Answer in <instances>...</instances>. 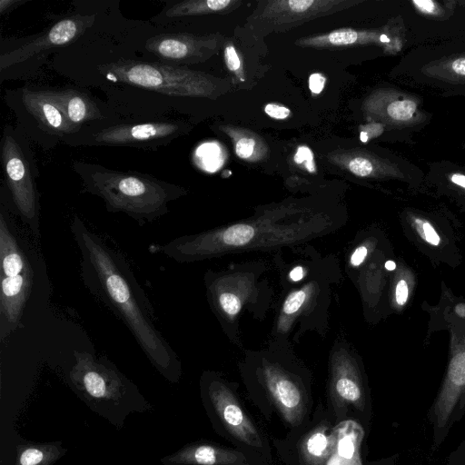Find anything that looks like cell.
<instances>
[{"label":"cell","instance_id":"cell-1","mask_svg":"<svg viewBox=\"0 0 465 465\" xmlns=\"http://www.w3.org/2000/svg\"><path fill=\"white\" fill-rule=\"evenodd\" d=\"M79 63L73 75L104 92L106 104L118 120H157L171 118L183 102L192 99H216L225 90V83L213 75L150 60L111 57V59L64 55Z\"/></svg>","mask_w":465,"mask_h":465},{"label":"cell","instance_id":"cell-2","mask_svg":"<svg viewBox=\"0 0 465 465\" xmlns=\"http://www.w3.org/2000/svg\"><path fill=\"white\" fill-rule=\"evenodd\" d=\"M71 231L81 254V276L86 288L128 327L153 366L173 381L177 358L157 330L153 310L124 256L74 216Z\"/></svg>","mask_w":465,"mask_h":465},{"label":"cell","instance_id":"cell-3","mask_svg":"<svg viewBox=\"0 0 465 465\" xmlns=\"http://www.w3.org/2000/svg\"><path fill=\"white\" fill-rule=\"evenodd\" d=\"M72 170L81 179L84 191L100 197L108 212L124 213L140 224L166 214L169 203L183 194L182 187L139 172L84 161H74Z\"/></svg>","mask_w":465,"mask_h":465},{"label":"cell","instance_id":"cell-4","mask_svg":"<svg viewBox=\"0 0 465 465\" xmlns=\"http://www.w3.org/2000/svg\"><path fill=\"white\" fill-rule=\"evenodd\" d=\"M105 10H90L67 15L48 29L29 37L13 48L1 51L0 82L29 77L35 74L53 53H60L80 38L87 37L95 25L104 22Z\"/></svg>","mask_w":465,"mask_h":465},{"label":"cell","instance_id":"cell-5","mask_svg":"<svg viewBox=\"0 0 465 465\" xmlns=\"http://www.w3.org/2000/svg\"><path fill=\"white\" fill-rule=\"evenodd\" d=\"M189 130V124L172 118L119 120L85 125L67 135L69 146H114L156 151Z\"/></svg>","mask_w":465,"mask_h":465},{"label":"cell","instance_id":"cell-6","mask_svg":"<svg viewBox=\"0 0 465 465\" xmlns=\"http://www.w3.org/2000/svg\"><path fill=\"white\" fill-rule=\"evenodd\" d=\"M5 183L15 207L30 224L37 223L39 171L31 140L17 126L6 124L0 142Z\"/></svg>","mask_w":465,"mask_h":465},{"label":"cell","instance_id":"cell-7","mask_svg":"<svg viewBox=\"0 0 465 465\" xmlns=\"http://www.w3.org/2000/svg\"><path fill=\"white\" fill-rule=\"evenodd\" d=\"M4 100L15 116L16 125L32 143L45 151L55 148L67 135L76 133L44 88L25 85L6 89Z\"/></svg>","mask_w":465,"mask_h":465},{"label":"cell","instance_id":"cell-8","mask_svg":"<svg viewBox=\"0 0 465 465\" xmlns=\"http://www.w3.org/2000/svg\"><path fill=\"white\" fill-rule=\"evenodd\" d=\"M0 264L1 338L4 339L20 323L32 288L33 271L3 213L0 215Z\"/></svg>","mask_w":465,"mask_h":465},{"label":"cell","instance_id":"cell-9","mask_svg":"<svg viewBox=\"0 0 465 465\" xmlns=\"http://www.w3.org/2000/svg\"><path fill=\"white\" fill-rule=\"evenodd\" d=\"M220 37L189 33H160L139 44L140 51L153 62L185 66L203 62L219 49Z\"/></svg>","mask_w":465,"mask_h":465},{"label":"cell","instance_id":"cell-10","mask_svg":"<svg viewBox=\"0 0 465 465\" xmlns=\"http://www.w3.org/2000/svg\"><path fill=\"white\" fill-rule=\"evenodd\" d=\"M360 3L354 0H271L264 3L258 14H253L251 22L264 30L280 31Z\"/></svg>","mask_w":465,"mask_h":465},{"label":"cell","instance_id":"cell-11","mask_svg":"<svg viewBox=\"0 0 465 465\" xmlns=\"http://www.w3.org/2000/svg\"><path fill=\"white\" fill-rule=\"evenodd\" d=\"M74 364L69 377L73 384L95 400L117 401L125 390L120 373L108 362L87 351H74Z\"/></svg>","mask_w":465,"mask_h":465},{"label":"cell","instance_id":"cell-12","mask_svg":"<svg viewBox=\"0 0 465 465\" xmlns=\"http://www.w3.org/2000/svg\"><path fill=\"white\" fill-rule=\"evenodd\" d=\"M364 110L372 117L400 128L413 127L426 119L419 100L394 89L375 91L366 99Z\"/></svg>","mask_w":465,"mask_h":465},{"label":"cell","instance_id":"cell-13","mask_svg":"<svg viewBox=\"0 0 465 465\" xmlns=\"http://www.w3.org/2000/svg\"><path fill=\"white\" fill-rule=\"evenodd\" d=\"M44 89L47 95L60 107L76 132L88 124L118 121L103 101H97L79 88Z\"/></svg>","mask_w":465,"mask_h":465},{"label":"cell","instance_id":"cell-14","mask_svg":"<svg viewBox=\"0 0 465 465\" xmlns=\"http://www.w3.org/2000/svg\"><path fill=\"white\" fill-rule=\"evenodd\" d=\"M297 45L307 47H341L364 45H377L385 52L394 54L402 45L399 31L392 29L340 28L330 33L308 36L295 42Z\"/></svg>","mask_w":465,"mask_h":465},{"label":"cell","instance_id":"cell-15","mask_svg":"<svg viewBox=\"0 0 465 465\" xmlns=\"http://www.w3.org/2000/svg\"><path fill=\"white\" fill-rule=\"evenodd\" d=\"M209 396L218 417L235 439L250 446H262V439L256 427L224 384L212 383Z\"/></svg>","mask_w":465,"mask_h":465},{"label":"cell","instance_id":"cell-16","mask_svg":"<svg viewBox=\"0 0 465 465\" xmlns=\"http://www.w3.org/2000/svg\"><path fill=\"white\" fill-rule=\"evenodd\" d=\"M331 163L363 178H402L400 165L363 149H339L328 154Z\"/></svg>","mask_w":465,"mask_h":465},{"label":"cell","instance_id":"cell-17","mask_svg":"<svg viewBox=\"0 0 465 465\" xmlns=\"http://www.w3.org/2000/svg\"><path fill=\"white\" fill-rule=\"evenodd\" d=\"M267 390L283 418L296 424L303 412L302 393L297 384L282 371L268 367L263 371Z\"/></svg>","mask_w":465,"mask_h":465},{"label":"cell","instance_id":"cell-18","mask_svg":"<svg viewBox=\"0 0 465 465\" xmlns=\"http://www.w3.org/2000/svg\"><path fill=\"white\" fill-rule=\"evenodd\" d=\"M165 465H249L245 457L223 447L193 443L162 460Z\"/></svg>","mask_w":465,"mask_h":465},{"label":"cell","instance_id":"cell-19","mask_svg":"<svg viewBox=\"0 0 465 465\" xmlns=\"http://www.w3.org/2000/svg\"><path fill=\"white\" fill-rule=\"evenodd\" d=\"M235 0H184L168 2L167 5L153 18V24L165 27L182 18L215 14L240 5Z\"/></svg>","mask_w":465,"mask_h":465},{"label":"cell","instance_id":"cell-20","mask_svg":"<svg viewBox=\"0 0 465 465\" xmlns=\"http://www.w3.org/2000/svg\"><path fill=\"white\" fill-rule=\"evenodd\" d=\"M220 130L231 138L234 153L240 159L256 163L268 157V145L256 133L233 125H222Z\"/></svg>","mask_w":465,"mask_h":465},{"label":"cell","instance_id":"cell-21","mask_svg":"<svg viewBox=\"0 0 465 465\" xmlns=\"http://www.w3.org/2000/svg\"><path fill=\"white\" fill-rule=\"evenodd\" d=\"M336 447L332 458L338 465H361L359 450L363 436L361 426L353 420L340 423L334 430Z\"/></svg>","mask_w":465,"mask_h":465},{"label":"cell","instance_id":"cell-22","mask_svg":"<svg viewBox=\"0 0 465 465\" xmlns=\"http://www.w3.org/2000/svg\"><path fill=\"white\" fill-rule=\"evenodd\" d=\"M17 457L15 465H52L66 450L60 442L26 443L16 448Z\"/></svg>","mask_w":465,"mask_h":465},{"label":"cell","instance_id":"cell-23","mask_svg":"<svg viewBox=\"0 0 465 465\" xmlns=\"http://www.w3.org/2000/svg\"><path fill=\"white\" fill-rule=\"evenodd\" d=\"M332 391L342 401L356 406L361 404L362 390L361 384L346 363H337L334 368Z\"/></svg>","mask_w":465,"mask_h":465},{"label":"cell","instance_id":"cell-24","mask_svg":"<svg viewBox=\"0 0 465 465\" xmlns=\"http://www.w3.org/2000/svg\"><path fill=\"white\" fill-rule=\"evenodd\" d=\"M431 78L457 84H465V54L434 61L425 67Z\"/></svg>","mask_w":465,"mask_h":465},{"label":"cell","instance_id":"cell-25","mask_svg":"<svg viewBox=\"0 0 465 465\" xmlns=\"http://www.w3.org/2000/svg\"><path fill=\"white\" fill-rule=\"evenodd\" d=\"M336 447L334 430L327 435L325 429H317L312 432L304 442L305 455L316 463H322L331 457Z\"/></svg>","mask_w":465,"mask_h":465},{"label":"cell","instance_id":"cell-26","mask_svg":"<svg viewBox=\"0 0 465 465\" xmlns=\"http://www.w3.org/2000/svg\"><path fill=\"white\" fill-rule=\"evenodd\" d=\"M293 163L310 173H317L313 152L307 145H299L292 157Z\"/></svg>","mask_w":465,"mask_h":465},{"label":"cell","instance_id":"cell-27","mask_svg":"<svg viewBox=\"0 0 465 465\" xmlns=\"http://www.w3.org/2000/svg\"><path fill=\"white\" fill-rule=\"evenodd\" d=\"M414 8L423 15L433 18H443L447 14V8L437 1L432 0H420L411 2Z\"/></svg>","mask_w":465,"mask_h":465},{"label":"cell","instance_id":"cell-28","mask_svg":"<svg viewBox=\"0 0 465 465\" xmlns=\"http://www.w3.org/2000/svg\"><path fill=\"white\" fill-rule=\"evenodd\" d=\"M217 301L223 312L229 316L236 315L242 307L240 298L232 292H219Z\"/></svg>","mask_w":465,"mask_h":465},{"label":"cell","instance_id":"cell-29","mask_svg":"<svg viewBox=\"0 0 465 465\" xmlns=\"http://www.w3.org/2000/svg\"><path fill=\"white\" fill-rule=\"evenodd\" d=\"M455 360L450 372V384L455 388L454 392L465 385V354L457 356Z\"/></svg>","mask_w":465,"mask_h":465},{"label":"cell","instance_id":"cell-30","mask_svg":"<svg viewBox=\"0 0 465 465\" xmlns=\"http://www.w3.org/2000/svg\"><path fill=\"white\" fill-rule=\"evenodd\" d=\"M308 296V290L302 289L292 292L285 300L282 307L284 314L291 315L296 312L304 303Z\"/></svg>","mask_w":465,"mask_h":465},{"label":"cell","instance_id":"cell-31","mask_svg":"<svg viewBox=\"0 0 465 465\" xmlns=\"http://www.w3.org/2000/svg\"><path fill=\"white\" fill-rule=\"evenodd\" d=\"M224 61L229 71L237 74L242 80V63L232 44L224 46Z\"/></svg>","mask_w":465,"mask_h":465},{"label":"cell","instance_id":"cell-32","mask_svg":"<svg viewBox=\"0 0 465 465\" xmlns=\"http://www.w3.org/2000/svg\"><path fill=\"white\" fill-rule=\"evenodd\" d=\"M416 228L421 237L431 245H439L440 238L434 227L426 221L415 219Z\"/></svg>","mask_w":465,"mask_h":465},{"label":"cell","instance_id":"cell-33","mask_svg":"<svg viewBox=\"0 0 465 465\" xmlns=\"http://www.w3.org/2000/svg\"><path fill=\"white\" fill-rule=\"evenodd\" d=\"M264 113L271 118L284 120L291 116V110L282 104L270 103L264 106Z\"/></svg>","mask_w":465,"mask_h":465},{"label":"cell","instance_id":"cell-34","mask_svg":"<svg viewBox=\"0 0 465 465\" xmlns=\"http://www.w3.org/2000/svg\"><path fill=\"white\" fill-rule=\"evenodd\" d=\"M326 84V77L321 73H312L309 76L308 85L313 95H317L322 92Z\"/></svg>","mask_w":465,"mask_h":465},{"label":"cell","instance_id":"cell-35","mask_svg":"<svg viewBox=\"0 0 465 465\" xmlns=\"http://www.w3.org/2000/svg\"><path fill=\"white\" fill-rule=\"evenodd\" d=\"M409 288L405 280L401 279L398 282L395 289V299L399 305H404L408 300Z\"/></svg>","mask_w":465,"mask_h":465},{"label":"cell","instance_id":"cell-36","mask_svg":"<svg viewBox=\"0 0 465 465\" xmlns=\"http://www.w3.org/2000/svg\"><path fill=\"white\" fill-rule=\"evenodd\" d=\"M26 2L27 0H0V14L1 15L8 14Z\"/></svg>","mask_w":465,"mask_h":465},{"label":"cell","instance_id":"cell-37","mask_svg":"<svg viewBox=\"0 0 465 465\" xmlns=\"http://www.w3.org/2000/svg\"><path fill=\"white\" fill-rule=\"evenodd\" d=\"M368 249L365 246L358 247L351 256V263L359 266L365 259Z\"/></svg>","mask_w":465,"mask_h":465},{"label":"cell","instance_id":"cell-38","mask_svg":"<svg viewBox=\"0 0 465 465\" xmlns=\"http://www.w3.org/2000/svg\"><path fill=\"white\" fill-rule=\"evenodd\" d=\"M303 276V269L301 266L295 267L292 272H290V278L294 281H300Z\"/></svg>","mask_w":465,"mask_h":465},{"label":"cell","instance_id":"cell-39","mask_svg":"<svg viewBox=\"0 0 465 465\" xmlns=\"http://www.w3.org/2000/svg\"><path fill=\"white\" fill-rule=\"evenodd\" d=\"M455 312L461 318H465V303H459L455 307Z\"/></svg>","mask_w":465,"mask_h":465},{"label":"cell","instance_id":"cell-40","mask_svg":"<svg viewBox=\"0 0 465 465\" xmlns=\"http://www.w3.org/2000/svg\"><path fill=\"white\" fill-rule=\"evenodd\" d=\"M395 267H396V264H395V262H392V261H387V262H385V268H386L387 270H389V271H392V270H394V269H395Z\"/></svg>","mask_w":465,"mask_h":465}]
</instances>
